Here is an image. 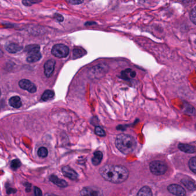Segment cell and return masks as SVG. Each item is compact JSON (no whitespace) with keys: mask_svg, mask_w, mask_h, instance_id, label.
<instances>
[{"mask_svg":"<svg viewBox=\"0 0 196 196\" xmlns=\"http://www.w3.org/2000/svg\"><path fill=\"white\" fill-rule=\"evenodd\" d=\"M99 173L104 180L114 184L126 181L129 176L128 169L122 165H104L100 169Z\"/></svg>","mask_w":196,"mask_h":196,"instance_id":"6da1fadb","label":"cell"},{"mask_svg":"<svg viewBox=\"0 0 196 196\" xmlns=\"http://www.w3.org/2000/svg\"><path fill=\"white\" fill-rule=\"evenodd\" d=\"M115 144L118 149L124 154L133 153L136 146V142L135 139L129 135L124 133L118 135Z\"/></svg>","mask_w":196,"mask_h":196,"instance_id":"7a4b0ae2","label":"cell"},{"mask_svg":"<svg viewBox=\"0 0 196 196\" xmlns=\"http://www.w3.org/2000/svg\"><path fill=\"white\" fill-rule=\"evenodd\" d=\"M149 169L154 175L161 176L167 172V166L165 163L162 161H154L149 164Z\"/></svg>","mask_w":196,"mask_h":196,"instance_id":"3957f363","label":"cell"},{"mask_svg":"<svg viewBox=\"0 0 196 196\" xmlns=\"http://www.w3.org/2000/svg\"><path fill=\"white\" fill-rule=\"evenodd\" d=\"M51 53L55 57L59 58H65L69 54V48L63 44H57L52 47Z\"/></svg>","mask_w":196,"mask_h":196,"instance_id":"277c9868","label":"cell"},{"mask_svg":"<svg viewBox=\"0 0 196 196\" xmlns=\"http://www.w3.org/2000/svg\"><path fill=\"white\" fill-rule=\"evenodd\" d=\"M81 196H103L102 191L94 186H86L81 190Z\"/></svg>","mask_w":196,"mask_h":196,"instance_id":"5b68a950","label":"cell"},{"mask_svg":"<svg viewBox=\"0 0 196 196\" xmlns=\"http://www.w3.org/2000/svg\"><path fill=\"white\" fill-rule=\"evenodd\" d=\"M19 85L23 90H27L31 93H35L37 90V87L32 82L28 79H23L20 80L19 82Z\"/></svg>","mask_w":196,"mask_h":196,"instance_id":"8992f818","label":"cell"},{"mask_svg":"<svg viewBox=\"0 0 196 196\" xmlns=\"http://www.w3.org/2000/svg\"><path fill=\"white\" fill-rule=\"evenodd\" d=\"M55 66V61L54 59L48 60L44 65V74L47 78L51 77L54 71Z\"/></svg>","mask_w":196,"mask_h":196,"instance_id":"52a82bcc","label":"cell"},{"mask_svg":"<svg viewBox=\"0 0 196 196\" xmlns=\"http://www.w3.org/2000/svg\"><path fill=\"white\" fill-rule=\"evenodd\" d=\"M167 189L169 192L176 196H185L186 195L185 190L179 185H170L168 186Z\"/></svg>","mask_w":196,"mask_h":196,"instance_id":"ba28073f","label":"cell"},{"mask_svg":"<svg viewBox=\"0 0 196 196\" xmlns=\"http://www.w3.org/2000/svg\"><path fill=\"white\" fill-rule=\"evenodd\" d=\"M62 172L65 176L71 180H76L78 178V174L69 166H65L62 169Z\"/></svg>","mask_w":196,"mask_h":196,"instance_id":"9c48e42d","label":"cell"},{"mask_svg":"<svg viewBox=\"0 0 196 196\" xmlns=\"http://www.w3.org/2000/svg\"><path fill=\"white\" fill-rule=\"evenodd\" d=\"M24 52L28 55H33L40 52V46L38 44H30L24 48Z\"/></svg>","mask_w":196,"mask_h":196,"instance_id":"30bf717a","label":"cell"},{"mask_svg":"<svg viewBox=\"0 0 196 196\" xmlns=\"http://www.w3.org/2000/svg\"><path fill=\"white\" fill-rule=\"evenodd\" d=\"M50 180H51L53 184L60 188H66L68 186V184L65 180L60 179L55 175L51 176L50 177Z\"/></svg>","mask_w":196,"mask_h":196,"instance_id":"8fae6325","label":"cell"},{"mask_svg":"<svg viewBox=\"0 0 196 196\" xmlns=\"http://www.w3.org/2000/svg\"><path fill=\"white\" fill-rule=\"evenodd\" d=\"M9 104L14 108H19L22 105L21 100L19 96H15L9 100Z\"/></svg>","mask_w":196,"mask_h":196,"instance_id":"7c38bea8","label":"cell"},{"mask_svg":"<svg viewBox=\"0 0 196 196\" xmlns=\"http://www.w3.org/2000/svg\"><path fill=\"white\" fill-rule=\"evenodd\" d=\"M135 76V71L131 69H127L121 73V78L125 80H130L131 79L133 78Z\"/></svg>","mask_w":196,"mask_h":196,"instance_id":"4fadbf2b","label":"cell"},{"mask_svg":"<svg viewBox=\"0 0 196 196\" xmlns=\"http://www.w3.org/2000/svg\"><path fill=\"white\" fill-rule=\"evenodd\" d=\"M5 48L8 52L11 53V54H14V53H16V52L20 51L21 50H22L23 47L20 46L17 44L10 43L6 45L5 47Z\"/></svg>","mask_w":196,"mask_h":196,"instance_id":"5bb4252c","label":"cell"},{"mask_svg":"<svg viewBox=\"0 0 196 196\" xmlns=\"http://www.w3.org/2000/svg\"><path fill=\"white\" fill-rule=\"evenodd\" d=\"M178 148L180 151H182L184 153L191 154V153H194L196 152V149L193 146L186 145V144L180 143L178 145Z\"/></svg>","mask_w":196,"mask_h":196,"instance_id":"9a60e30c","label":"cell"},{"mask_svg":"<svg viewBox=\"0 0 196 196\" xmlns=\"http://www.w3.org/2000/svg\"><path fill=\"white\" fill-rule=\"evenodd\" d=\"M102 158H103V154H102V152H101L100 151H97L95 152L94 153L93 157L92 158V159H91L92 163L94 166H97V165H100L102 161Z\"/></svg>","mask_w":196,"mask_h":196,"instance_id":"2e32d148","label":"cell"},{"mask_svg":"<svg viewBox=\"0 0 196 196\" xmlns=\"http://www.w3.org/2000/svg\"><path fill=\"white\" fill-rule=\"evenodd\" d=\"M181 183L184 185L186 188L189 190L194 191L196 189V186L195 184L193 182L192 180H189L188 178H184L181 180Z\"/></svg>","mask_w":196,"mask_h":196,"instance_id":"e0dca14e","label":"cell"},{"mask_svg":"<svg viewBox=\"0 0 196 196\" xmlns=\"http://www.w3.org/2000/svg\"><path fill=\"white\" fill-rule=\"evenodd\" d=\"M87 51L81 47H76L73 50V58L74 59L80 58L87 54Z\"/></svg>","mask_w":196,"mask_h":196,"instance_id":"ac0fdd59","label":"cell"},{"mask_svg":"<svg viewBox=\"0 0 196 196\" xmlns=\"http://www.w3.org/2000/svg\"><path fill=\"white\" fill-rule=\"evenodd\" d=\"M153 196V193L148 186H143L141 188L139 192L137 193V196Z\"/></svg>","mask_w":196,"mask_h":196,"instance_id":"d6986e66","label":"cell"},{"mask_svg":"<svg viewBox=\"0 0 196 196\" xmlns=\"http://www.w3.org/2000/svg\"><path fill=\"white\" fill-rule=\"evenodd\" d=\"M54 96H55V93L52 90H46L44 92L43 94H42V96L41 97V99L43 101H47L48 100L53 98Z\"/></svg>","mask_w":196,"mask_h":196,"instance_id":"ffe728a7","label":"cell"},{"mask_svg":"<svg viewBox=\"0 0 196 196\" xmlns=\"http://www.w3.org/2000/svg\"><path fill=\"white\" fill-rule=\"evenodd\" d=\"M42 58V54L40 52L37 53L33 55H28L27 58V61L29 63H35L39 61Z\"/></svg>","mask_w":196,"mask_h":196,"instance_id":"44dd1931","label":"cell"},{"mask_svg":"<svg viewBox=\"0 0 196 196\" xmlns=\"http://www.w3.org/2000/svg\"><path fill=\"white\" fill-rule=\"evenodd\" d=\"M189 166L193 172L196 173V157H193L190 159Z\"/></svg>","mask_w":196,"mask_h":196,"instance_id":"7402d4cb","label":"cell"},{"mask_svg":"<svg viewBox=\"0 0 196 196\" xmlns=\"http://www.w3.org/2000/svg\"><path fill=\"white\" fill-rule=\"evenodd\" d=\"M48 149L44 147H40L38 151V156L41 158H46L48 155Z\"/></svg>","mask_w":196,"mask_h":196,"instance_id":"603a6c76","label":"cell"},{"mask_svg":"<svg viewBox=\"0 0 196 196\" xmlns=\"http://www.w3.org/2000/svg\"><path fill=\"white\" fill-rule=\"evenodd\" d=\"M42 1H38V0H24L22 1V3L23 5H24L25 6H27V7H30L33 4H38V3H40Z\"/></svg>","mask_w":196,"mask_h":196,"instance_id":"cb8c5ba5","label":"cell"},{"mask_svg":"<svg viewBox=\"0 0 196 196\" xmlns=\"http://www.w3.org/2000/svg\"><path fill=\"white\" fill-rule=\"evenodd\" d=\"M95 133L100 136H105L106 135V133L105 131L102 129L101 127L97 126L95 128Z\"/></svg>","mask_w":196,"mask_h":196,"instance_id":"d4e9b609","label":"cell"},{"mask_svg":"<svg viewBox=\"0 0 196 196\" xmlns=\"http://www.w3.org/2000/svg\"><path fill=\"white\" fill-rule=\"evenodd\" d=\"M190 20L192 21L193 23L196 25V7L193 8L192 11L190 12Z\"/></svg>","mask_w":196,"mask_h":196,"instance_id":"484cf974","label":"cell"},{"mask_svg":"<svg viewBox=\"0 0 196 196\" xmlns=\"http://www.w3.org/2000/svg\"><path fill=\"white\" fill-rule=\"evenodd\" d=\"M21 165V162L19 159H15V160L12 161L11 164V167L13 169H17L19 168Z\"/></svg>","mask_w":196,"mask_h":196,"instance_id":"4316f807","label":"cell"},{"mask_svg":"<svg viewBox=\"0 0 196 196\" xmlns=\"http://www.w3.org/2000/svg\"><path fill=\"white\" fill-rule=\"evenodd\" d=\"M34 196H42V192L40 190V189L38 187L34 188Z\"/></svg>","mask_w":196,"mask_h":196,"instance_id":"83f0119b","label":"cell"},{"mask_svg":"<svg viewBox=\"0 0 196 196\" xmlns=\"http://www.w3.org/2000/svg\"><path fill=\"white\" fill-rule=\"evenodd\" d=\"M54 16V19L57 20L58 22H62L64 20L63 16L58 13H55Z\"/></svg>","mask_w":196,"mask_h":196,"instance_id":"f1b7e54d","label":"cell"},{"mask_svg":"<svg viewBox=\"0 0 196 196\" xmlns=\"http://www.w3.org/2000/svg\"><path fill=\"white\" fill-rule=\"evenodd\" d=\"M67 2L71 4V5H78V4L83 3V1H79V0H70V1H67Z\"/></svg>","mask_w":196,"mask_h":196,"instance_id":"f546056e","label":"cell"},{"mask_svg":"<svg viewBox=\"0 0 196 196\" xmlns=\"http://www.w3.org/2000/svg\"><path fill=\"white\" fill-rule=\"evenodd\" d=\"M44 196H56V195H55V194H51V193H47V194H46Z\"/></svg>","mask_w":196,"mask_h":196,"instance_id":"4dcf8cb0","label":"cell"}]
</instances>
